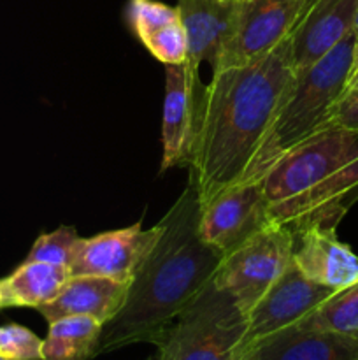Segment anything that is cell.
<instances>
[{
  "instance_id": "cell-1",
  "label": "cell",
  "mask_w": 358,
  "mask_h": 360,
  "mask_svg": "<svg viewBox=\"0 0 358 360\" xmlns=\"http://www.w3.org/2000/svg\"><path fill=\"white\" fill-rule=\"evenodd\" d=\"M295 77L286 41L246 65L213 72L190 155V185L200 207L248 181L249 171Z\"/></svg>"
},
{
  "instance_id": "cell-2",
  "label": "cell",
  "mask_w": 358,
  "mask_h": 360,
  "mask_svg": "<svg viewBox=\"0 0 358 360\" xmlns=\"http://www.w3.org/2000/svg\"><path fill=\"white\" fill-rule=\"evenodd\" d=\"M200 202L188 183L160 221V236L130 281L114 319L102 327L97 355L133 343H153L214 283L223 255L199 234Z\"/></svg>"
},
{
  "instance_id": "cell-3",
  "label": "cell",
  "mask_w": 358,
  "mask_h": 360,
  "mask_svg": "<svg viewBox=\"0 0 358 360\" xmlns=\"http://www.w3.org/2000/svg\"><path fill=\"white\" fill-rule=\"evenodd\" d=\"M354 34L340 41L329 55L295 72L283 104L263 137L248 181L262 179L274 162L312 134L326 129L337 98L346 90L354 62Z\"/></svg>"
},
{
  "instance_id": "cell-4",
  "label": "cell",
  "mask_w": 358,
  "mask_h": 360,
  "mask_svg": "<svg viewBox=\"0 0 358 360\" xmlns=\"http://www.w3.org/2000/svg\"><path fill=\"white\" fill-rule=\"evenodd\" d=\"M246 316L211 285L158 340L160 360H242Z\"/></svg>"
},
{
  "instance_id": "cell-5",
  "label": "cell",
  "mask_w": 358,
  "mask_h": 360,
  "mask_svg": "<svg viewBox=\"0 0 358 360\" xmlns=\"http://www.w3.org/2000/svg\"><path fill=\"white\" fill-rule=\"evenodd\" d=\"M295 232L281 224H269L223 257L214 276V287L230 295L242 313L293 264Z\"/></svg>"
},
{
  "instance_id": "cell-6",
  "label": "cell",
  "mask_w": 358,
  "mask_h": 360,
  "mask_svg": "<svg viewBox=\"0 0 358 360\" xmlns=\"http://www.w3.org/2000/svg\"><path fill=\"white\" fill-rule=\"evenodd\" d=\"M358 155V134L326 127L277 158L263 174V195L270 207L309 192Z\"/></svg>"
},
{
  "instance_id": "cell-7",
  "label": "cell",
  "mask_w": 358,
  "mask_h": 360,
  "mask_svg": "<svg viewBox=\"0 0 358 360\" xmlns=\"http://www.w3.org/2000/svg\"><path fill=\"white\" fill-rule=\"evenodd\" d=\"M309 0H242L230 41L214 70L246 65L286 41ZM213 70V72H214Z\"/></svg>"
},
{
  "instance_id": "cell-8",
  "label": "cell",
  "mask_w": 358,
  "mask_h": 360,
  "mask_svg": "<svg viewBox=\"0 0 358 360\" xmlns=\"http://www.w3.org/2000/svg\"><path fill=\"white\" fill-rule=\"evenodd\" d=\"M269 221L262 179L244 181L223 190L200 207L199 234L225 257Z\"/></svg>"
},
{
  "instance_id": "cell-9",
  "label": "cell",
  "mask_w": 358,
  "mask_h": 360,
  "mask_svg": "<svg viewBox=\"0 0 358 360\" xmlns=\"http://www.w3.org/2000/svg\"><path fill=\"white\" fill-rule=\"evenodd\" d=\"M204 90L199 65L190 60L165 67L161 172L174 165H188L202 116Z\"/></svg>"
},
{
  "instance_id": "cell-10",
  "label": "cell",
  "mask_w": 358,
  "mask_h": 360,
  "mask_svg": "<svg viewBox=\"0 0 358 360\" xmlns=\"http://www.w3.org/2000/svg\"><path fill=\"white\" fill-rule=\"evenodd\" d=\"M337 290L311 281L291 264L246 313L244 350L256 341L298 326Z\"/></svg>"
},
{
  "instance_id": "cell-11",
  "label": "cell",
  "mask_w": 358,
  "mask_h": 360,
  "mask_svg": "<svg viewBox=\"0 0 358 360\" xmlns=\"http://www.w3.org/2000/svg\"><path fill=\"white\" fill-rule=\"evenodd\" d=\"M158 236L160 224L150 231L135 224L119 231L102 232L93 238H79L70 262V274H90L130 283Z\"/></svg>"
},
{
  "instance_id": "cell-12",
  "label": "cell",
  "mask_w": 358,
  "mask_h": 360,
  "mask_svg": "<svg viewBox=\"0 0 358 360\" xmlns=\"http://www.w3.org/2000/svg\"><path fill=\"white\" fill-rule=\"evenodd\" d=\"M357 13L358 0H309L286 39L291 69H307L353 34Z\"/></svg>"
},
{
  "instance_id": "cell-13",
  "label": "cell",
  "mask_w": 358,
  "mask_h": 360,
  "mask_svg": "<svg viewBox=\"0 0 358 360\" xmlns=\"http://www.w3.org/2000/svg\"><path fill=\"white\" fill-rule=\"evenodd\" d=\"M293 264L305 278L340 290L358 281V255L336 236V227L307 224L297 229Z\"/></svg>"
},
{
  "instance_id": "cell-14",
  "label": "cell",
  "mask_w": 358,
  "mask_h": 360,
  "mask_svg": "<svg viewBox=\"0 0 358 360\" xmlns=\"http://www.w3.org/2000/svg\"><path fill=\"white\" fill-rule=\"evenodd\" d=\"M242 0H178V11L188 39V60L207 62L216 69L221 51L230 41Z\"/></svg>"
},
{
  "instance_id": "cell-15",
  "label": "cell",
  "mask_w": 358,
  "mask_h": 360,
  "mask_svg": "<svg viewBox=\"0 0 358 360\" xmlns=\"http://www.w3.org/2000/svg\"><path fill=\"white\" fill-rule=\"evenodd\" d=\"M128 288L130 283L126 281L90 274H70L60 294L53 301L39 306L37 311L48 323L63 316H90L104 326L123 308Z\"/></svg>"
},
{
  "instance_id": "cell-16",
  "label": "cell",
  "mask_w": 358,
  "mask_h": 360,
  "mask_svg": "<svg viewBox=\"0 0 358 360\" xmlns=\"http://www.w3.org/2000/svg\"><path fill=\"white\" fill-rule=\"evenodd\" d=\"M242 360H358V338L293 326L253 343Z\"/></svg>"
},
{
  "instance_id": "cell-17",
  "label": "cell",
  "mask_w": 358,
  "mask_h": 360,
  "mask_svg": "<svg viewBox=\"0 0 358 360\" xmlns=\"http://www.w3.org/2000/svg\"><path fill=\"white\" fill-rule=\"evenodd\" d=\"M70 271L62 266L25 260L11 276L0 280L6 308H35L53 301L60 294Z\"/></svg>"
},
{
  "instance_id": "cell-18",
  "label": "cell",
  "mask_w": 358,
  "mask_h": 360,
  "mask_svg": "<svg viewBox=\"0 0 358 360\" xmlns=\"http://www.w3.org/2000/svg\"><path fill=\"white\" fill-rule=\"evenodd\" d=\"M102 323L90 316H63L49 323L42 340V360H90L95 357Z\"/></svg>"
},
{
  "instance_id": "cell-19",
  "label": "cell",
  "mask_w": 358,
  "mask_h": 360,
  "mask_svg": "<svg viewBox=\"0 0 358 360\" xmlns=\"http://www.w3.org/2000/svg\"><path fill=\"white\" fill-rule=\"evenodd\" d=\"M298 327L358 338V281L330 295Z\"/></svg>"
},
{
  "instance_id": "cell-20",
  "label": "cell",
  "mask_w": 358,
  "mask_h": 360,
  "mask_svg": "<svg viewBox=\"0 0 358 360\" xmlns=\"http://www.w3.org/2000/svg\"><path fill=\"white\" fill-rule=\"evenodd\" d=\"M77 241H79V236L76 229L62 225L56 231L39 236L25 260L53 264V266L67 267L70 271V262H72Z\"/></svg>"
},
{
  "instance_id": "cell-21",
  "label": "cell",
  "mask_w": 358,
  "mask_h": 360,
  "mask_svg": "<svg viewBox=\"0 0 358 360\" xmlns=\"http://www.w3.org/2000/svg\"><path fill=\"white\" fill-rule=\"evenodd\" d=\"M140 42L165 65H178L188 60V39L181 20L158 28Z\"/></svg>"
},
{
  "instance_id": "cell-22",
  "label": "cell",
  "mask_w": 358,
  "mask_h": 360,
  "mask_svg": "<svg viewBox=\"0 0 358 360\" xmlns=\"http://www.w3.org/2000/svg\"><path fill=\"white\" fill-rule=\"evenodd\" d=\"M126 16L140 41L158 28L181 20L178 7L165 6L154 0H130Z\"/></svg>"
},
{
  "instance_id": "cell-23",
  "label": "cell",
  "mask_w": 358,
  "mask_h": 360,
  "mask_svg": "<svg viewBox=\"0 0 358 360\" xmlns=\"http://www.w3.org/2000/svg\"><path fill=\"white\" fill-rule=\"evenodd\" d=\"M0 357L9 360H42V340L18 323L0 326Z\"/></svg>"
},
{
  "instance_id": "cell-24",
  "label": "cell",
  "mask_w": 358,
  "mask_h": 360,
  "mask_svg": "<svg viewBox=\"0 0 358 360\" xmlns=\"http://www.w3.org/2000/svg\"><path fill=\"white\" fill-rule=\"evenodd\" d=\"M326 127H339L358 134V88H346L330 111Z\"/></svg>"
},
{
  "instance_id": "cell-25",
  "label": "cell",
  "mask_w": 358,
  "mask_h": 360,
  "mask_svg": "<svg viewBox=\"0 0 358 360\" xmlns=\"http://www.w3.org/2000/svg\"><path fill=\"white\" fill-rule=\"evenodd\" d=\"M353 34H354V42H357V44H354V62H353V69H354V67L358 65V13H357V21H354ZM351 72H353V70H351Z\"/></svg>"
},
{
  "instance_id": "cell-26",
  "label": "cell",
  "mask_w": 358,
  "mask_h": 360,
  "mask_svg": "<svg viewBox=\"0 0 358 360\" xmlns=\"http://www.w3.org/2000/svg\"><path fill=\"white\" fill-rule=\"evenodd\" d=\"M346 88H358V65L354 67L353 72H351L350 79H347V86Z\"/></svg>"
},
{
  "instance_id": "cell-27",
  "label": "cell",
  "mask_w": 358,
  "mask_h": 360,
  "mask_svg": "<svg viewBox=\"0 0 358 360\" xmlns=\"http://www.w3.org/2000/svg\"><path fill=\"white\" fill-rule=\"evenodd\" d=\"M6 308V301H4V292H2V285H0V309Z\"/></svg>"
},
{
  "instance_id": "cell-28",
  "label": "cell",
  "mask_w": 358,
  "mask_h": 360,
  "mask_svg": "<svg viewBox=\"0 0 358 360\" xmlns=\"http://www.w3.org/2000/svg\"><path fill=\"white\" fill-rule=\"evenodd\" d=\"M146 360H160V359H158V355H157V354H154V355H153V357H147Z\"/></svg>"
},
{
  "instance_id": "cell-29",
  "label": "cell",
  "mask_w": 358,
  "mask_h": 360,
  "mask_svg": "<svg viewBox=\"0 0 358 360\" xmlns=\"http://www.w3.org/2000/svg\"><path fill=\"white\" fill-rule=\"evenodd\" d=\"M0 360H9V359H6V357H0Z\"/></svg>"
}]
</instances>
